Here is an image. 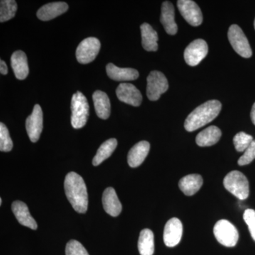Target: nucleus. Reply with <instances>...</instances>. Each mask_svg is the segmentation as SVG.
I'll list each match as a JSON object with an SVG mask.
<instances>
[{
    "instance_id": "f257e3e1",
    "label": "nucleus",
    "mask_w": 255,
    "mask_h": 255,
    "mask_svg": "<svg viewBox=\"0 0 255 255\" xmlns=\"http://www.w3.org/2000/svg\"><path fill=\"white\" fill-rule=\"evenodd\" d=\"M65 192L73 209L85 214L88 208V194L86 184L81 176L75 172H69L64 182Z\"/></svg>"
},
{
    "instance_id": "f03ea898",
    "label": "nucleus",
    "mask_w": 255,
    "mask_h": 255,
    "mask_svg": "<svg viewBox=\"0 0 255 255\" xmlns=\"http://www.w3.org/2000/svg\"><path fill=\"white\" fill-rule=\"evenodd\" d=\"M222 105L218 100H210L195 109L189 116L184 128L189 132L194 131L212 122L221 112Z\"/></svg>"
},
{
    "instance_id": "7ed1b4c3",
    "label": "nucleus",
    "mask_w": 255,
    "mask_h": 255,
    "mask_svg": "<svg viewBox=\"0 0 255 255\" xmlns=\"http://www.w3.org/2000/svg\"><path fill=\"white\" fill-rule=\"evenodd\" d=\"M223 184L229 192L240 200H246L249 196V182L245 174L239 171L229 172L224 178Z\"/></svg>"
},
{
    "instance_id": "20e7f679",
    "label": "nucleus",
    "mask_w": 255,
    "mask_h": 255,
    "mask_svg": "<svg viewBox=\"0 0 255 255\" xmlns=\"http://www.w3.org/2000/svg\"><path fill=\"white\" fill-rule=\"evenodd\" d=\"M89 109L86 97L80 92L74 94L71 102V124L74 128L85 127L88 119Z\"/></svg>"
},
{
    "instance_id": "39448f33",
    "label": "nucleus",
    "mask_w": 255,
    "mask_h": 255,
    "mask_svg": "<svg viewBox=\"0 0 255 255\" xmlns=\"http://www.w3.org/2000/svg\"><path fill=\"white\" fill-rule=\"evenodd\" d=\"M214 233L218 242L228 248L236 246L239 238L237 228L232 223L225 219L221 220L216 223Z\"/></svg>"
},
{
    "instance_id": "423d86ee",
    "label": "nucleus",
    "mask_w": 255,
    "mask_h": 255,
    "mask_svg": "<svg viewBox=\"0 0 255 255\" xmlns=\"http://www.w3.org/2000/svg\"><path fill=\"white\" fill-rule=\"evenodd\" d=\"M228 36L231 46L238 54L243 58H251L253 55L251 47L244 32L239 26L233 24L230 26Z\"/></svg>"
},
{
    "instance_id": "0eeeda50",
    "label": "nucleus",
    "mask_w": 255,
    "mask_h": 255,
    "mask_svg": "<svg viewBox=\"0 0 255 255\" xmlns=\"http://www.w3.org/2000/svg\"><path fill=\"white\" fill-rule=\"evenodd\" d=\"M169 85L163 73L152 71L147 78V96L150 101L158 100L160 96L168 90Z\"/></svg>"
},
{
    "instance_id": "6e6552de",
    "label": "nucleus",
    "mask_w": 255,
    "mask_h": 255,
    "mask_svg": "<svg viewBox=\"0 0 255 255\" xmlns=\"http://www.w3.org/2000/svg\"><path fill=\"white\" fill-rule=\"evenodd\" d=\"M101 48L100 40L95 37L85 38L79 44L76 50V58L79 63L88 64L95 59Z\"/></svg>"
},
{
    "instance_id": "1a4fd4ad",
    "label": "nucleus",
    "mask_w": 255,
    "mask_h": 255,
    "mask_svg": "<svg viewBox=\"0 0 255 255\" xmlns=\"http://www.w3.org/2000/svg\"><path fill=\"white\" fill-rule=\"evenodd\" d=\"M209 52L206 42L203 39H196L191 42L184 50V60L190 66H196L205 58Z\"/></svg>"
},
{
    "instance_id": "9d476101",
    "label": "nucleus",
    "mask_w": 255,
    "mask_h": 255,
    "mask_svg": "<svg viewBox=\"0 0 255 255\" xmlns=\"http://www.w3.org/2000/svg\"><path fill=\"white\" fill-rule=\"evenodd\" d=\"M177 6L183 17L191 26H198L202 23V12L195 1L179 0L177 1Z\"/></svg>"
},
{
    "instance_id": "9b49d317",
    "label": "nucleus",
    "mask_w": 255,
    "mask_h": 255,
    "mask_svg": "<svg viewBox=\"0 0 255 255\" xmlns=\"http://www.w3.org/2000/svg\"><path fill=\"white\" fill-rule=\"evenodd\" d=\"M43 112L40 105L33 107V112L26 121V128L28 137L31 142H36L39 140L43 130Z\"/></svg>"
},
{
    "instance_id": "f8f14e48",
    "label": "nucleus",
    "mask_w": 255,
    "mask_h": 255,
    "mask_svg": "<svg viewBox=\"0 0 255 255\" xmlns=\"http://www.w3.org/2000/svg\"><path fill=\"white\" fill-rule=\"evenodd\" d=\"M182 223L177 218H172L167 221L164 227L163 239L166 246L173 248L177 246L182 239Z\"/></svg>"
},
{
    "instance_id": "ddd939ff",
    "label": "nucleus",
    "mask_w": 255,
    "mask_h": 255,
    "mask_svg": "<svg viewBox=\"0 0 255 255\" xmlns=\"http://www.w3.org/2000/svg\"><path fill=\"white\" fill-rule=\"evenodd\" d=\"M117 96L121 102L127 105L139 107L141 105L142 97L138 90L130 83H122L117 89Z\"/></svg>"
},
{
    "instance_id": "4468645a",
    "label": "nucleus",
    "mask_w": 255,
    "mask_h": 255,
    "mask_svg": "<svg viewBox=\"0 0 255 255\" xmlns=\"http://www.w3.org/2000/svg\"><path fill=\"white\" fill-rule=\"evenodd\" d=\"M68 10V5L63 1L48 3L43 5L37 11V17L41 21H50Z\"/></svg>"
},
{
    "instance_id": "2eb2a0df",
    "label": "nucleus",
    "mask_w": 255,
    "mask_h": 255,
    "mask_svg": "<svg viewBox=\"0 0 255 255\" xmlns=\"http://www.w3.org/2000/svg\"><path fill=\"white\" fill-rule=\"evenodd\" d=\"M11 209L20 224L32 230H36L38 228V225L32 217L26 204L22 201H14L11 205Z\"/></svg>"
},
{
    "instance_id": "dca6fc26",
    "label": "nucleus",
    "mask_w": 255,
    "mask_h": 255,
    "mask_svg": "<svg viewBox=\"0 0 255 255\" xmlns=\"http://www.w3.org/2000/svg\"><path fill=\"white\" fill-rule=\"evenodd\" d=\"M150 145L147 141H140L135 144L128 154V163L131 167H138L148 155Z\"/></svg>"
},
{
    "instance_id": "f3484780",
    "label": "nucleus",
    "mask_w": 255,
    "mask_h": 255,
    "mask_svg": "<svg viewBox=\"0 0 255 255\" xmlns=\"http://www.w3.org/2000/svg\"><path fill=\"white\" fill-rule=\"evenodd\" d=\"M102 203L106 212L113 217H117L122 212V205L114 188H107L104 191Z\"/></svg>"
},
{
    "instance_id": "a211bd4d",
    "label": "nucleus",
    "mask_w": 255,
    "mask_h": 255,
    "mask_svg": "<svg viewBox=\"0 0 255 255\" xmlns=\"http://www.w3.org/2000/svg\"><path fill=\"white\" fill-rule=\"evenodd\" d=\"M160 21L164 30L169 35H175L178 28L174 20V8L170 1H164L161 9Z\"/></svg>"
},
{
    "instance_id": "6ab92c4d",
    "label": "nucleus",
    "mask_w": 255,
    "mask_h": 255,
    "mask_svg": "<svg viewBox=\"0 0 255 255\" xmlns=\"http://www.w3.org/2000/svg\"><path fill=\"white\" fill-rule=\"evenodd\" d=\"M11 65L16 78L21 80L27 78L29 69L27 57L24 52L21 50L14 52L11 57Z\"/></svg>"
},
{
    "instance_id": "aec40b11",
    "label": "nucleus",
    "mask_w": 255,
    "mask_h": 255,
    "mask_svg": "<svg viewBox=\"0 0 255 255\" xmlns=\"http://www.w3.org/2000/svg\"><path fill=\"white\" fill-rule=\"evenodd\" d=\"M107 73L112 80L115 81H132L138 78L137 70L132 68H121L113 63L107 65Z\"/></svg>"
},
{
    "instance_id": "412c9836",
    "label": "nucleus",
    "mask_w": 255,
    "mask_h": 255,
    "mask_svg": "<svg viewBox=\"0 0 255 255\" xmlns=\"http://www.w3.org/2000/svg\"><path fill=\"white\" fill-rule=\"evenodd\" d=\"M94 105L97 117L102 119H107L111 114V103L108 95L105 92L97 90L92 95Z\"/></svg>"
},
{
    "instance_id": "4be33fe9",
    "label": "nucleus",
    "mask_w": 255,
    "mask_h": 255,
    "mask_svg": "<svg viewBox=\"0 0 255 255\" xmlns=\"http://www.w3.org/2000/svg\"><path fill=\"white\" fill-rule=\"evenodd\" d=\"M203 185V178L197 174H189L182 178L179 182V187L187 196H193L197 193Z\"/></svg>"
},
{
    "instance_id": "5701e85b",
    "label": "nucleus",
    "mask_w": 255,
    "mask_h": 255,
    "mask_svg": "<svg viewBox=\"0 0 255 255\" xmlns=\"http://www.w3.org/2000/svg\"><path fill=\"white\" fill-rule=\"evenodd\" d=\"M221 134L219 128L211 126L198 134L196 137V142L200 147L214 145L219 141Z\"/></svg>"
},
{
    "instance_id": "b1692460",
    "label": "nucleus",
    "mask_w": 255,
    "mask_h": 255,
    "mask_svg": "<svg viewBox=\"0 0 255 255\" xmlns=\"http://www.w3.org/2000/svg\"><path fill=\"white\" fill-rule=\"evenodd\" d=\"M141 31L142 45L144 49L147 51H157L158 49V36L157 33L150 24L142 23L140 26Z\"/></svg>"
},
{
    "instance_id": "393cba45",
    "label": "nucleus",
    "mask_w": 255,
    "mask_h": 255,
    "mask_svg": "<svg viewBox=\"0 0 255 255\" xmlns=\"http://www.w3.org/2000/svg\"><path fill=\"white\" fill-rule=\"evenodd\" d=\"M138 251L140 255H152L155 251L154 235L150 229H144L140 232L138 239Z\"/></svg>"
},
{
    "instance_id": "a878e982",
    "label": "nucleus",
    "mask_w": 255,
    "mask_h": 255,
    "mask_svg": "<svg viewBox=\"0 0 255 255\" xmlns=\"http://www.w3.org/2000/svg\"><path fill=\"white\" fill-rule=\"evenodd\" d=\"M117 144L118 142H117V139L115 138L109 139L107 141L104 142L97 150V154L92 160L93 165H100L105 159L109 158L117 148Z\"/></svg>"
},
{
    "instance_id": "bb28decb",
    "label": "nucleus",
    "mask_w": 255,
    "mask_h": 255,
    "mask_svg": "<svg viewBox=\"0 0 255 255\" xmlns=\"http://www.w3.org/2000/svg\"><path fill=\"white\" fill-rule=\"evenodd\" d=\"M17 10V4L14 0H1L0 1V21L1 23L14 18Z\"/></svg>"
},
{
    "instance_id": "cd10ccee",
    "label": "nucleus",
    "mask_w": 255,
    "mask_h": 255,
    "mask_svg": "<svg viewBox=\"0 0 255 255\" xmlns=\"http://www.w3.org/2000/svg\"><path fill=\"white\" fill-rule=\"evenodd\" d=\"M254 139L252 135L244 132H240L233 138L235 147L238 152H245L251 145Z\"/></svg>"
},
{
    "instance_id": "c85d7f7f",
    "label": "nucleus",
    "mask_w": 255,
    "mask_h": 255,
    "mask_svg": "<svg viewBox=\"0 0 255 255\" xmlns=\"http://www.w3.org/2000/svg\"><path fill=\"white\" fill-rule=\"evenodd\" d=\"M13 147V142L10 137L9 130L4 124H0V150L9 152Z\"/></svg>"
},
{
    "instance_id": "c756f323",
    "label": "nucleus",
    "mask_w": 255,
    "mask_h": 255,
    "mask_svg": "<svg viewBox=\"0 0 255 255\" xmlns=\"http://www.w3.org/2000/svg\"><path fill=\"white\" fill-rule=\"evenodd\" d=\"M66 255H90L80 242L72 240L68 242L65 248Z\"/></svg>"
},
{
    "instance_id": "7c9ffc66",
    "label": "nucleus",
    "mask_w": 255,
    "mask_h": 255,
    "mask_svg": "<svg viewBox=\"0 0 255 255\" xmlns=\"http://www.w3.org/2000/svg\"><path fill=\"white\" fill-rule=\"evenodd\" d=\"M255 159V140L245 151L244 154L238 159V164L241 166L247 165L253 162Z\"/></svg>"
},
{
    "instance_id": "2f4dec72",
    "label": "nucleus",
    "mask_w": 255,
    "mask_h": 255,
    "mask_svg": "<svg viewBox=\"0 0 255 255\" xmlns=\"http://www.w3.org/2000/svg\"><path fill=\"white\" fill-rule=\"evenodd\" d=\"M245 222L248 225L252 238L255 241V211L253 209H247L243 215Z\"/></svg>"
},
{
    "instance_id": "473e14b6",
    "label": "nucleus",
    "mask_w": 255,
    "mask_h": 255,
    "mask_svg": "<svg viewBox=\"0 0 255 255\" xmlns=\"http://www.w3.org/2000/svg\"><path fill=\"white\" fill-rule=\"evenodd\" d=\"M0 73L1 75H6L8 73V68L6 64L5 63L4 60H0Z\"/></svg>"
},
{
    "instance_id": "72a5a7b5",
    "label": "nucleus",
    "mask_w": 255,
    "mask_h": 255,
    "mask_svg": "<svg viewBox=\"0 0 255 255\" xmlns=\"http://www.w3.org/2000/svg\"><path fill=\"white\" fill-rule=\"evenodd\" d=\"M251 116L252 122L255 125V103L253 105V108H252Z\"/></svg>"
},
{
    "instance_id": "f704fd0d",
    "label": "nucleus",
    "mask_w": 255,
    "mask_h": 255,
    "mask_svg": "<svg viewBox=\"0 0 255 255\" xmlns=\"http://www.w3.org/2000/svg\"><path fill=\"white\" fill-rule=\"evenodd\" d=\"M1 204H2V200H1V199H0V204L1 205Z\"/></svg>"
},
{
    "instance_id": "c9c22d12",
    "label": "nucleus",
    "mask_w": 255,
    "mask_h": 255,
    "mask_svg": "<svg viewBox=\"0 0 255 255\" xmlns=\"http://www.w3.org/2000/svg\"><path fill=\"white\" fill-rule=\"evenodd\" d=\"M254 26H255V22H254Z\"/></svg>"
}]
</instances>
